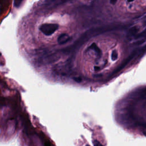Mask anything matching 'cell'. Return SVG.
Here are the masks:
<instances>
[{
	"instance_id": "8992f818",
	"label": "cell",
	"mask_w": 146,
	"mask_h": 146,
	"mask_svg": "<svg viewBox=\"0 0 146 146\" xmlns=\"http://www.w3.org/2000/svg\"><path fill=\"white\" fill-rule=\"evenodd\" d=\"M118 57V54L116 50H114L112 51L111 54V59L112 60H116L117 59Z\"/></svg>"
},
{
	"instance_id": "ba28073f",
	"label": "cell",
	"mask_w": 146,
	"mask_h": 146,
	"mask_svg": "<svg viewBox=\"0 0 146 146\" xmlns=\"http://www.w3.org/2000/svg\"><path fill=\"white\" fill-rule=\"evenodd\" d=\"M93 144L94 146H104L102 144H101L99 141L95 140L93 141Z\"/></svg>"
},
{
	"instance_id": "52a82bcc",
	"label": "cell",
	"mask_w": 146,
	"mask_h": 146,
	"mask_svg": "<svg viewBox=\"0 0 146 146\" xmlns=\"http://www.w3.org/2000/svg\"><path fill=\"white\" fill-rule=\"evenodd\" d=\"M23 0H14V5L15 7H19Z\"/></svg>"
},
{
	"instance_id": "30bf717a",
	"label": "cell",
	"mask_w": 146,
	"mask_h": 146,
	"mask_svg": "<svg viewBox=\"0 0 146 146\" xmlns=\"http://www.w3.org/2000/svg\"><path fill=\"white\" fill-rule=\"evenodd\" d=\"M94 69H95V70H99L100 68H99V67H94Z\"/></svg>"
},
{
	"instance_id": "9c48e42d",
	"label": "cell",
	"mask_w": 146,
	"mask_h": 146,
	"mask_svg": "<svg viewBox=\"0 0 146 146\" xmlns=\"http://www.w3.org/2000/svg\"><path fill=\"white\" fill-rule=\"evenodd\" d=\"M110 2L112 5H115L116 2V0H110Z\"/></svg>"
},
{
	"instance_id": "5b68a950",
	"label": "cell",
	"mask_w": 146,
	"mask_h": 146,
	"mask_svg": "<svg viewBox=\"0 0 146 146\" xmlns=\"http://www.w3.org/2000/svg\"><path fill=\"white\" fill-rule=\"evenodd\" d=\"M138 31V28L136 26H134L133 27H132L130 30H129V34L131 35H133L135 34H136Z\"/></svg>"
},
{
	"instance_id": "4fadbf2b",
	"label": "cell",
	"mask_w": 146,
	"mask_h": 146,
	"mask_svg": "<svg viewBox=\"0 0 146 146\" xmlns=\"http://www.w3.org/2000/svg\"><path fill=\"white\" fill-rule=\"evenodd\" d=\"M86 146H90V145H88V144H87V145H86Z\"/></svg>"
},
{
	"instance_id": "8fae6325",
	"label": "cell",
	"mask_w": 146,
	"mask_h": 146,
	"mask_svg": "<svg viewBox=\"0 0 146 146\" xmlns=\"http://www.w3.org/2000/svg\"><path fill=\"white\" fill-rule=\"evenodd\" d=\"M133 1V0H128V2H132V1Z\"/></svg>"
},
{
	"instance_id": "277c9868",
	"label": "cell",
	"mask_w": 146,
	"mask_h": 146,
	"mask_svg": "<svg viewBox=\"0 0 146 146\" xmlns=\"http://www.w3.org/2000/svg\"><path fill=\"white\" fill-rule=\"evenodd\" d=\"M90 48H91V49L94 50V51H95V52L96 53V54H97L98 56H101V55H102V51H101V50H100V48L97 46V45H96L95 43H92V44L91 45V46L90 47Z\"/></svg>"
},
{
	"instance_id": "3957f363",
	"label": "cell",
	"mask_w": 146,
	"mask_h": 146,
	"mask_svg": "<svg viewBox=\"0 0 146 146\" xmlns=\"http://www.w3.org/2000/svg\"><path fill=\"white\" fill-rule=\"evenodd\" d=\"M136 51H134L133 53H132L122 63H121V64L115 70V72H118L119 71H120V70H121L124 66H125L126 65H127V64L135 56V55H136Z\"/></svg>"
},
{
	"instance_id": "7a4b0ae2",
	"label": "cell",
	"mask_w": 146,
	"mask_h": 146,
	"mask_svg": "<svg viewBox=\"0 0 146 146\" xmlns=\"http://www.w3.org/2000/svg\"><path fill=\"white\" fill-rule=\"evenodd\" d=\"M70 39H71V37L67 34L63 33L58 36L57 39V41L59 44H63L67 42Z\"/></svg>"
},
{
	"instance_id": "7c38bea8",
	"label": "cell",
	"mask_w": 146,
	"mask_h": 146,
	"mask_svg": "<svg viewBox=\"0 0 146 146\" xmlns=\"http://www.w3.org/2000/svg\"><path fill=\"white\" fill-rule=\"evenodd\" d=\"M144 134L146 135V131H145V132H144Z\"/></svg>"
},
{
	"instance_id": "6da1fadb",
	"label": "cell",
	"mask_w": 146,
	"mask_h": 146,
	"mask_svg": "<svg viewBox=\"0 0 146 146\" xmlns=\"http://www.w3.org/2000/svg\"><path fill=\"white\" fill-rule=\"evenodd\" d=\"M59 28V25L56 23H44L40 27V31L45 35L50 36L53 34Z\"/></svg>"
}]
</instances>
